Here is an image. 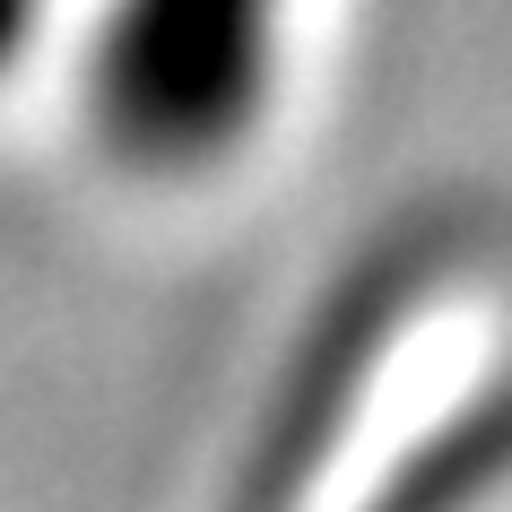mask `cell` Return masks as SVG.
<instances>
[{
    "instance_id": "obj_1",
    "label": "cell",
    "mask_w": 512,
    "mask_h": 512,
    "mask_svg": "<svg viewBox=\"0 0 512 512\" xmlns=\"http://www.w3.org/2000/svg\"><path fill=\"white\" fill-rule=\"evenodd\" d=\"M278 0H122L96 61L105 131L139 165L226 157L270 96Z\"/></svg>"
},
{
    "instance_id": "obj_2",
    "label": "cell",
    "mask_w": 512,
    "mask_h": 512,
    "mask_svg": "<svg viewBox=\"0 0 512 512\" xmlns=\"http://www.w3.org/2000/svg\"><path fill=\"white\" fill-rule=\"evenodd\" d=\"M18 27H27V0H0V53H18Z\"/></svg>"
}]
</instances>
